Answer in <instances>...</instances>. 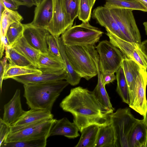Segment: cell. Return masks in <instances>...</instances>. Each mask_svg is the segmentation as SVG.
Segmentation results:
<instances>
[{
    "instance_id": "cell-26",
    "label": "cell",
    "mask_w": 147,
    "mask_h": 147,
    "mask_svg": "<svg viewBox=\"0 0 147 147\" xmlns=\"http://www.w3.org/2000/svg\"><path fill=\"white\" fill-rule=\"evenodd\" d=\"M0 38L6 36L7 30L11 24L16 22H21L23 20V17L17 11L5 7L0 15Z\"/></svg>"
},
{
    "instance_id": "cell-29",
    "label": "cell",
    "mask_w": 147,
    "mask_h": 147,
    "mask_svg": "<svg viewBox=\"0 0 147 147\" xmlns=\"http://www.w3.org/2000/svg\"><path fill=\"white\" fill-rule=\"evenodd\" d=\"M42 73L39 69L33 66H20L11 65L7 63L5 67L3 80L12 78L17 76Z\"/></svg>"
},
{
    "instance_id": "cell-17",
    "label": "cell",
    "mask_w": 147,
    "mask_h": 147,
    "mask_svg": "<svg viewBox=\"0 0 147 147\" xmlns=\"http://www.w3.org/2000/svg\"><path fill=\"white\" fill-rule=\"evenodd\" d=\"M121 65L123 69L129 88L130 107L134 100V88L136 78L142 67L135 61L124 55Z\"/></svg>"
},
{
    "instance_id": "cell-12",
    "label": "cell",
    "mask_w": 147,
    "mask_h": 147,
    "mask_svg": "<svg viewBox=\"0 0 147 147\" xmlns=\"http://www.w3.org/2000/svg\"><path fill=\"white\" fill-rule=\"evenodd\" d=\"M147 69L142 67L136 78L134 88V100L130 107L143 117L145 114L147 107L146 97Z\"/></svg>"
},
{
    "instance_id": "cell-16",
    "label": "cell",
    "mask_w": 147,
    "mask_h": 147,
    "mask_svg": "<svg viewBox=\"0 0 147 147\" xmlns=\"http://www.w3.org/2000/svg\"><path fill=\"white\" fill-rule=\"evenodd\" d=\"M21 91L17 89L10 100L4 106L3 120L10 126L16 123L24 114L21 100Z\"/></svg>"
},
{
    "instance_id": "cell-43",
    "label": "cell",
    "mask_w": 147,
    "mask_h": 147,
    "mask_svg": "<svg viewBox=\"0 0 147 147\" xmlns=\"http://www.w3.org/2000/svg\"><path fill=\"white\" fill-rule=\"evenodd\" d=\"M144 118L143 119L145 125L147 127V107L146 112L145 115L143 117Z\"/></svg>"
},
{
    "instance_id": "cell-32",
    "label": "cell",
    "mask_w": 147,
    "mask_h": 147,
    "mask_svg": "<svg viewBox=\"0 0 147 147\" xmlns=\"http://www.w3.org/2000/svg\"><path fill=\"white\" fill-rule=\"evenodd\" d=\"M24 29L23 24L20 22L14 23L9 26L6 35L9 46L11 47L23 37Z\"/></svg>"
},
{
    "instance_id": "cell-4",
    "label": "cell",
    "mask_w": 147,
    "mask_h": 147,
    "mask_svg": "<svg viewBox=\"0 0 147 147\" xmlns=\"http://www.w3.org/2000/svg\"><path fill=\"white\" fill-rule=\"evenodd\" d=\"M103 32L91 25L89 22L72 26L61 36L65 45H94L102 36Z\"/></svg>"
},
{
    "instance_id": "cell-3",
    "label": "cell",
    "mask_w": 147,
    "mask_h": 147,
    "mask_svg": "<svg viewBox=\"0 0 147 147\" xmlns=\"http://www.w3.org/2000/svg\"><path fill=\"white\" fill-rule=\"evenodd\" d=\"M94 45H65L67 56L76 72L88 80L97 75L93 58Z\"/></svg>"
},
{
    "instance_id": "cell-44",
    "label": "cell",
    "mask_w": 147,
    "mask_h": 147,
    "mask_svg": "<svg viewBox=\"0 0 147 147\" xmlns=\"http://www.w3.org/2000/svg\"><path fill=\"white\" fill-rule=\"evenodd\" d=\"M91 7H93L96 0H88Z\"/></svg>"
},
{
    "instance_id": "cell-31",
    "label": "cell",
    "mask_w": 147,
    "mask_h": 147,
    "mask_svg": "<svg viewBox=\"0 0 147 147\" xmlns=\"http://www.w3.org/2000/svg\"><path fill=\"white\" fill-rule=\"evenodd\" d=\"M47 138L23 141L6 142H3L0 147H45L47 145Z\"/></svg>"
},
{
    "instance_id": "cell-38",
    "label": "cell",
    "mask_w": 147,
    "mask_h": 147,
    "mask_svg": "<svg viewBox=\"0 0 147 147\" xmlns=\"http://www.w3.org/2000/svg\"><path fill=\"white\" fill-rule=\"evenodd\" d=\"M101 75L102 83L105 86L113 82L116 79V76L115 75L114 73H101Z\"/></svg>"
},
{
    "instance_id": "cell-37",
    "label": "cell",
    "mask_w": 147,
    "mask_h": 147,
    "mask_svg": "<svg viewBox=\"0 0 147 147\" xmlns=\"http://www.w3.org/2000/svg\"><path fill=\"white\" fill-rule=\"evenodd\" d=\"M11 126L0 119V145L5 140L11 132Z\"/></svg>"
},
{
    "instance_id": "cell-20",
    "label": "cell",
    "mask_w": 147,
    "mask_h": 147,
    "mask_svg": "<svg viewBox=\"0 0 147 147\" xmlns=\"http://www.w3.org/2000/svg\"><path fill=\"white\" fill-rule=\"evenodd\" d=\"M79 129L73 122H70L66 117L57 120L51 129L49 136L56 135L64 136L73 139L80 136Z\"/></svg>"
},
{
    "instance_id": "cell-22",
    "label": "cell",
    "mask_w": 147,
    "mask_h": 147,
    "mask_svg": "<svg viewBox=\"0 0 147 147\" xmlns=\"http://www.w3.org/2000/svg\"><path fill=\"white\" fill-rule=\"evenodd\" d=\"M147 127L143 119L139 120L131 131L128 137L129 147H145Z\"/></svg>"
},
{
    "instance_id": "cell-18",
    "label": "cell",
    "mask_w": 147,
    "mask_h": 147,
    "mask_svg": "<svg viewBox=\"0 0 147 147\" xmlns=\"http://www.w3.org/2000/svg\"><path fill=\"white\" fill-rule=\"evenodd\" d=\"M93 58L97 70L98 82L92 92L93 95L102 108L107 112L112 113L114 110L110 102V98L102 83L99 64V56L96 52L94 53Z\"/></svg>"
},
{
    "instance_id": "cell-23",
    "label": "cell",
    "mask_w": 147,
    "mask_h": 147,
    "mask_svg": "<svg viewBox=\"0 0 147 147\" xmlns=\"http://www.w3.org/2000/svg\"><path fill=\"white\" fill-rule=\"evenodd\" d=\"M60 54L66 74L65 80L71 85H76L80 82L81 77L76 72L69 61L65 50V45L61 37H57Z\"/></svg>"
},
{
    "instance_id": "cell-10",
    "label": "cell",
    "mask_w": 147,
    "mask_h": 147,
    "mask_svg": "<svg viewBox=\"0 0 147 147\" xmlns=\"http://www.w3.org/2000/svg\"><path fill=\"white\" fill-rule=\"evenodd\" d=\"M106 30L109 41L114 45L118 48L124 55L147 69V60L141 50L140 44L125 40L113 34L107 29Z\"/></svg>"
},
{
    "instance_id": "cell-48",
    "label": "cell",
    "mask_w": 147,
    "mask_h": 147,
    "mask_svg": "<svg viewBox=\"0 0 147 147\" xmlns=\"http://www.w3.org/2000/svg\"><path fill=\"white\" fill-rule=\"evenodd\" d=\"M145 147H147V132L146 141V144Z\"/></svg>"
},
{
    "instance_id": "cell-11",
    "label": "cell",
    "mask_w": 147,
    "mask_h": 147,
    "mask_svg": "<svg viewBox=\"0 0 147 147\" xmlns=\"http://www.w3.org/2000/svg\"><path fill=\"white\" fill-rule=\"evenodd\" d=\"M23 36L28 43L41 53L48 54L47 37L49 33L46 29L33 26L30 23L23 24Z\"/></svg>"
},
{
    "instance_id": "cell-9",
    "label": "cell",
    "mask_w": 147,
    "mask_h": 147,
    "mask_svg": "<svg viewBox=\"0 0 147 147\" xmlns=\"http://www.w3.org/2000/svg\"><path fill=\"white\" fill-rule=\"evenodd\" d=\"M52 20L46 29L51 34L59 37L66 30L72 26L73 22L67 13L62 0H53Z\"/></svg>"
},
{
    "instance_id": "cell-33",
    "label": "cell",
    "mask_w": 147,
    "mask_h": 147,
    "mask_svg": "<svg viewBox=\"0 0 147 147\" xmlns=\"http://www.w3.org/2000/svg\"><path fill=\"white\" fill-rule=\"evenodd\" d=\"M7 59L9 62V64L11 65L24 67L33 66L28 59L12 47L10 48Z\"/></svg>"
},
{
    "instance_id": "cell-28",
    "label": "cell",
    "mask_w": 147,
    "mask_h": 147,
    "mask_svg": "<svg viewBox=\"0 0 147 147\" xmlns=\"http://www.w3.org/2000/svg\"><path fill=\"white\" fill-rule=\"evenodd\" d=\"M104 6L109 9H126L147 12V8L136 0H106Z\"/></svg>"
},
{
    "instance_id": "cell-42",
    "label": "cell",
    "mask_w": 147,
    "mask_h": 147,
    "mask_svg": "<svg viewBox=\"0 0 147 147\" xmlns=\"http://www.w3.org/2000/svg\"><path fill=\"white\" fill-rule=\"evenodd\" d=\"M140 45L141 50L147 60V40L141 42Z\"/></svg>"
},
{
    "instance_id": "cell-40",
    "label": "cell",
    "mask_w": 147,
    "mask_h": 147,
    "mask_svg": "<svg viewBox=\"0 0 147 147\" xmlns=\"http://www.w3.org/2000/svg\"><path fill=\"white\" fill-rule=\"evenodd\" d=\"M0 3L7 8L13 10L17 9L19 6L13 0H0Z\"/></svg>"
},
{
    "instance_id": "cell-8",
    "label": "cell",
    "mask_w": 147,
    "mask_h": 147,
    "mask_svg": "<svg viewBox=\"0 0 147 147\" xmlns=\"http://www.w3.org/2000/svg\"><path fill=\"white\" fill-rule=\"evenodd\" d=\"M53 119L25 127L10 133L3 142H9L49 137L51 130L56 121Z\"/></svg>"
},
{
    "instance_id": "cell-45",
    "label": "cell",
    "mask_w": 147,
    "mask_h": 147,
    "mask_svg": "<svg viewBox=\"0 0 147 147\" xmlns=\"http://www.w3.org/2000/svg\"><path fill=\"white\" fill-rule=\"evenodd\" d=\"M143 24L144 27L146 34L147 35V21L144 22Z\"/></svg>"
},
{
    "instance_id": "cell-2",
    "label": "cell",
    "mask_w": 147,
    "mask_h": 147,
    "mask_svg": "<svg viewBox=\"0 0 147 147\" xmlns=\"http://www.w3.org/2000/svg\"><path fill=\"white\" fill-rule=\"evenodd\" d=\"M69 84L66 80H63L24 84V96L30 109H45L51 112L54 102Z\"/></svg>"
},
{
    "instance_id": "cell-47",
    "label": "cell",
    "mask_w": 147,
    "mask_h": 147,
    "mask_svg": "<svg viewBox=\"0 0 147 147\" xmlns=\"http://www.w3.org/2000/svg\"><path fill=\"white\" fill-rule=\"evenodd\" d=\"M140 1L141 3H142L147 8V3L140 1Z\"/></svg>"
},
{
    "instance_id": "cell-35",
    "label": "cell",
    "mask_w": 147,
    "mask_h": 147,
    "mask_svg": "<svg viewBox=\"0 0 147 147\" xmlns=\"http://www.w3.org/2000/svg\"><path fill=\"white\" fill-rule=\"evenodd\" d=\"M62 1L67 13L74 22L78 15L80 0H62Z\"/></svg>"
},
{
    "instance_id": "cell-36",
    "label": "cell",
    "mask_w": 147,
    "mask_h": 147,
    "mask_svg": "<svg viewBox=\"0 0 147 147\" xmlns=\"http://www.w3.org/2000/svg\"><path fill=\"white\" fill-rule=\"evenodd\" d=\"M92 8L88 0H80L78 19L82 22H89Z\"/></svg>"
},
{
    "instance_id": "cell-24",
    "label": "cell",
    "mask_w": 147,
    "mask_h": 147,
    "mask_svg": "<svg viewBox=\"0 0 147 147\" xmlns=\"http://www.w3.org/2000/svg\"><path fill=\"white\" fill-rule=\"evenodd\" d=\"M11 47L28 59L34 67L37 68L41 53L30 45L23 36Z\"/></svg>"
},
{
    "instance_id": "cell-41",
    "label": "cell",
    "mask_w": 147,
    "mask_h": 147,
    "mask_svg": "<svg viewBox=\"0 0 147 147\" xmlns=\"http://www.w3.org/2000/svg\"><path fill=\"white\" fill-rule=\"evenodd\" d=\"M18 6H25L30 7L33 5H35L33 0H13Z\"/></svg>"
},
{
    "instance_id": "cell-25",
    "label": "cell",
    "mask_w": 147,
    "mask_h": 147,
    "mask_svg": "<svg viewBox=\"0 0 147 147\" xmlns=\"http://www.w3.org/2000/svg\"><path fill=\"white\" fill-rule=\"evenodd\" d=\"M115 143L111 124L100 127L94 147H115Z\"/></svg>"
},
{
    "instance_id": "cell-15",
    "label": "cell",
    "mask_w": 147,
    "mask_h": 147,
    "mask_svg": "<svg viewBox=\"0 0 147 147\" xmlns=\"http://www.w3.org/2000/svg\"><path fill=\"white\" fill-rule=\"evenodd\" d=\"M53 7V0H42L36 6L33 19L30 24L36 27L46 29L52 19Z\"/></svg>"
},
{
    "instance_id": "cell-21",
    "label": "cell",
    "mask_w": 147,
    "mask_h": 147,
    "mask_svg": "<svg viewBox=\"0 0 147 147\" xmlns=\"http://www.w3.org/2000/svg\"><path fill=\"white\" fill-rule=\"evenodd\" d=\"M38 65L37 68L42 73H57L65 70L62 60L48 54L40 53Z\"/></svg>"
},
{
    "instance_id": "cell-1",
    "label": "cell",
    "mask_w": 147,
    "mask_h": 147,
    "mask_svg": "<svg viewBox=\"0 0 147 147\" xmlns=\"http://www.w3.org/2000/svg\"><path fill=\"white\" fill-rule=\"evenodd\" d=\"M64 111L71 113L73 122L81 132L92 125L99 127L111 124V114L102 107L91 91L80 86L72 88L60 104Z\"/></svg>"
},
{
    "instance_id": "cell-13",
    "label": "cell",
    "mask_w": 147,
    "mask_h": 147,
    "mask_svg": "<svg viewBox=\"0 0 147 147\" xmlns=\"http://www.w3.org/2000/svg\"><path fill=\"white\" fill-rule=\"evenodd\" d=\"M53 118L51 112L47 110L31 109L24 114L14 124L11 126L10 133L23 127Z\"/></svg>"
},
{
    "instance_id": "cell-30",
    "label": "cell",
    "mask_w": 147,
    "mask_h": 147,
    "mask_svg": "<svg viewBox=\"0 0 147 147\" xmlns=\"http://www.w3.org/2000/svg\"><path fill=\"white\" fill-rule=\"evenodd\" d=\"M116 73L117 85L116 91L121 97L123 101L130 104V97L127 81L123 67L121 65Z\"/></svg>"
},
{
    "instance_id": "cell-46",
    "label": "cell",
    "mask_w": 147,
    "mask_h": 147,
    "mask_svg": "<svg viewBox=\"0 0 147 147\" xmlns=\"http://www.w3.org/2000/svg\"><path fill=\"white\" fill-rule=\"evenodd\" d=\"M35 3V6H38L42 0H33Z\"/></svg>"
},
{
    "instance_id": "cell-34",
    "label": "cell",
    "mask_w": 147,
    "mask_h": 147,
    "mask_svg": "<svg viewBox=\"0 0 147 147\" xmlns=\"http://www.w3.org/2000/svg\"><path fill=\"white\" fill-rule=\"evenodd\" d=\"M58 37L49 33L47 37L48 54L53 57L62 60L57 40Z\"/></svg>"
},
{
    "instance_id": "cell-6",
    "label": "cell",
    "mask_w": 147,
    "mask_h": 147,
    "mask_svg": "<svg viewBox=\"0 0 147 147\" xmlns=\"http://www.w3.org/2000/svg\"><path fill=\"white\" fill-rule=\"evenodd\" d=\"M95 48L99 56L101 73H116L121 66L124 55L123 53L107 40L100 42Z\"/></svg>"
},
{
    "instance_id": "cell-7",
    "label": "cell",
    "mask_w": 147,
    "mask_h": 147,
    "mask_svg": "<svg viewBox=\"0 0 147 147\" xmlns=\"http://www.w3.org/2000/svg\"><path fill=\"white\" fill-rule=\"evenodd\" d=\"M111 14L117 22L125 40L140 44L141 37L132 10L109 9Z\"/></svg>"
},
{
    "instance_id": "cell-5",
    "label": "cell",
    "mask_w": 147,
    "mask_h": 147,
    "mask_svg": "<svg viewBox=\"0 0 147 147\" xmlns=\"http://www.w3.org/2000/svg\"><path fill=\"white\" fill-rule=\"evenodd\" d=\"M111 124L114 132L115 147H129V134L139 119L135 118L129 108L118 109L111 114Z\"/></svg>"
},
{
    "instance_id": "cell-19",
    "label": "cell",
    "mask_w": 147,
    "mask_h": 147,
    "mask_svg": "<svg viewBox=\"0 0 147 147\" xmlns=\"http://www.w3.org/2000/svg\"><path fill=\"white\" fill-rule=\"evenodd\" d=\"M66 73L64 70L53 73H42L14 77L11 79L23 84H34L65 80Z\"/></svg>"
},
{
    "instance_id": "cell-27",
    "label": "cell",
    "mask_w": 147,
    "mask_h": 147,
    "mask_svg": "<svg viewBox=\"0 0 147 147\" xmlns=\"http://www.w3.org/2000/svg\"><path fill=\"white\" fill-rule=\"evenodd\" d=\"M100 127L92 125L84 128L75 147H94Z\"/></svg>"
},
{
    "instance_id": "cell-39",
    "label": "cell",
    "mask_w": 147,
    "mask_h": 147,
    "mask_svg": "<svg viewBox=\"0 0 147 147\" xmlns=\"http://www.w3.org/2000/svg\"><path fill=\"white\" fill-rule=\"evenodd\" d=\"M7 59L6 57L5 56L0 61V87L1 92L2 88V85L3 76L5 72L6 66L7 64Z\"/></svg>"
},
{
    "instance_id": "cell-14",
    "label": "cell",
    "mask_w": 147,
    "mask_h": 147,
    "mask_svg": "<svg viewBox=\"0 0 147 147\" xmlns=\"http://www.w3.org/2000/svg\"><path fill=\"white\" fill-rule=\"evenodd\" d=\"M92 17L101 26L105 27L106 29L119 38L125 40L123 34L109 8L104 6L97 7L93 11Z\"/></svg>"
}]
</instances>
